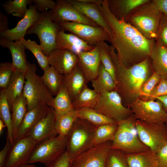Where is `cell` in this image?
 I'll use <instances>...</instances> for the list:
<instances>
[{"instance_id": "6da1fadb", "label": "cell", "mask_w": 167, "mask_h": 167, "mask_svg": "<svg viewBox=\"0 0 167 167\" xmlns=\"http://www.w3.org/2000/svg\"><path fill=\"white\" fill-rule=\"evenodd\" d=\"M98 6L111 28L110 42L122 64L128 67L149 57L155 39L147 38L129 23L117 19L110 11L107 0Z\"/></svg>"}, {"instance_id": "7a4b0ae2", "label": "cell", "mask_w": 167, "mask_h": 167, "mask_svg": "<svg viewBox=\"0 0 167 167\" xmlns=\"http://www.w3.org/2000/svg\"><path fill=\"white\" fill-rule=\"evenodd\" d=\"M109 49L115 70L116 91L127 107L139 98L142 84L153 73L150 58L126 67L120 61L113 45L109 46Z\"/></svg>"}, {"instance_id": "3957f363", "label": "cell", "mask_w": 167, "mask_h": 167, "mask_svg": "<svg viewBox=\"0 0 167 167\" xmlns=\"http://www.w3.org/2000/svg\"><path fill=\"white\" fill-rule=\"evenodd\" d=\"M97 127L88 121L77 118L65 137L66 152L71 162L78 156L93 146Z\"/></svg>"}, {"instance_id": "277c9868", "label": "cell", "mask_w": 167, "mask_h": 167, "mask_svg": "<svg viewBox=\"0 0 167 167\" xmlns=\"http://www.w3.org/2000/svg\"><path fill=\"white\" fill-rule=\"evenodd\" d=\"M162 14L150 0L135 9L126 22L147 38L155 39Z\"/></svg>"}, {"instance_id": "5b68a950", "label": "cell", "mask_w": 167, "mask_h": 167, "mask_svg": "<svg viewBox=\"0 0 167 167\" xmlns=\"http://www.w3.org/2000/svg\"><path fill=\"white\" fill-rule=\"evenodd\" d=\"M136 119L132 113L128 118L118 122V127L111 148L129 154L150 149L138 136L135 126Z\"/></svg>"}, {"instance_id": "8992f818", "label": "cell", "mask_w": 167, "mask_h": 167, "mask_svg": "<svg viewBox=\"0 0 167 167\" xmlns=\"http://www.w3.org/2000/svg\"><path fill=\"white\" fill-rule=\"evenodd\" d=\"M36 70L35 64L28 62L23 93L27 100L28 110L32 109L41 102L51 107L54 99L41 77L36 74Z\"/></svg>"}, {"instance_id": "52a82bcc", "label": "cell", "mask_w": 167, "mask_h": 167, "mask_svg": "<svg viewBox=\"0 0 167 167\" xmlns=\"http://www.w3.org/2000/svg\"><path fill=\"white\" fill-rule=\"evenodd\" d=\"M41 13L40 19L28 29L26 35L35 34L37 35L42 51L47 57L51 52L57 49V33L62 29L59 24L52 20L51 10Z\"/></svg>"}, {"instance_id": "ba28073f", "label": "cell", "mask_w": 167, "mask_h": 167, "mask_svg": "<svg viewBox=\"0 0 167 167\" xmlns=\"http://www.w3.org/2000/svg\"><path fill=\"white\" fill-rule=\"evenodd\" d=\"M66 145L65 137L58 135L37 144L32 152L27 164L39 162L47 167L66 151Z\"/></svg>"}, {"instance_id": "9c48e42d", "label": "cell", "mask_w": 167, "mask_h": 167, "mask_svg": "<svg viewBox=\"0 0 167 167\" xmlns=\"http://www.w3.org/2000/svg\"><path fill=\"white\" fill-rule=\"evenodd\" d=\"M93 109L117 122L128 118L133 113L129 107L123 105L122 99L116 91L99 94L96 104Z\"/></svg>"}, {"instance_id": "30bf717a", "label": "cell", "mask_w": 167, "mask_h": 167, "mask_svg": "<svg viewBox=\"0 0 167 167\" xmlns=\"http://www.w3.org/2000/svg\"><path fill=\"white\" fill-rule=\"evenodd\" d=\"M135 126L142 142L155 153L167 143V123H151L136 120Z\"/></svg>"}, {"instance_id": "8fae6325", "label": "cell", "mask_w": 167, "mask_h": 167, "mask_svg": "<svg viewBox=\"0 0 167 167\" xmlns=\"http://www.w3.org/2000/svg\"><path fill=\"white\" fill-rule=\"evenodd\" d=\"M127 107L131 109L137 120L151 123H167V114L157 100L144 101L138 98Z\"/></svg>"}, {"instance_id": "7c38bea8", "label": "cell", "mask_w": 167, "mask_h": 167, "mask_svg": "<svg viewBox=\"0 0 167 167\" xmlns=\"http://www.w3.org/2000/svg\"><path fill=\"white\" fill-rule=\"evenodd\" d=\"M59 24L62 29L75 35L92 45L96 46L105 41L109 42L110 41L109 34L99 27L72 22H64Z\"/></svg>"}, {"instance_id": "4fadbf2b", "label": "cell", "mask_w": 167, "mask_h": 167, "mask_svg": "<svg viewBox=\"0 0 167 167\" xmlns=\"http://www.w3.org/2000/svg\"><path fill=\"white\" fill-rule=\"evenodd\" d=\"M112 141L94 146L76 157L71 167H106V163Z\"/></svg>"}, {"instance_id": "5bb4252c", "label": "cell", "mask_w": 167, "mask_h": 167, "mask_svg": "<svg viewBox=\"0 0 167 167\" xmlns=\"http://www.w3.org/2000/svg\"><path fill=\"white\" fill-rule=\"evenodd\" d=\"M56 3L55 8L51 10V18L54 23L59 24L64 22H72L99 27L66 0H57Z\"/></svg>"}, {"instance_id": "9a60e30c", "label": "cell", "mask_w": 167, "mask_h": 167, "mask_svg": "<svg viewBox=\"0 0 167 167\" xmlns=\"http://www.w3.org/2000/svg\"><path fill=\"white\" fill-rule=\"evenodd\" d=\"M36 143L26 137L15 141L7 156L4 167H17L27 164Z\"/></svg>"}, {"instance_id": "2e32d148", "label": "cell", "mask_w": 167, "mask_h": 167, "mask_svg": "<svg viewBox=\"0 0 167 167\" xmlns=\"http://www.w3.org/2000/svg\"><path fill=\"white\" fill-rule=\"evenodd\" d=\"M56 113L52 107L26 137L37 144L58 135L55 128Z\"/></svg>"}, {"instance_id": "e0dca14e", "label": "cell", "mask_w": 167, "mask_h": 167, "mask_svg": "<svg viewBox=\"0 0 167 167\" xmlns=\"http://www.w3.org/2000/svg\"><path fill=\"white\" fill-rule=\"evenodd\" d=\"M42 13L37 11L33 5H29L24 16L14 28L0 32V36L11 41L20 40L24 37L28 30L40 19Z\"/></svg>"}, {"instance_id": "ac0fdd59", "label": "cell", "mask_w": 167, "mask_h": 167, "mask_svg": "<svg viewBox=\"0 0 167 167\" xmlns=\"http://www.w3.org/2000/svg\"><path fill=\"white\" fill-rule=\"evenodd\" d=\"M48 63L58 73L64 75L70 72L77 65V55L67 50L56 49L47 56Z\"/></svg>"}, {"instance_id": "d6986e66", "label": "cell", "mask_w": 167, "mask_h": 167, "mask_svg": "<svg viewBox=\"0 0 167 167\" xmlns=\"http://www.w3.org/2000/svg\"><path fill=\"white\" fill-rule=\"evenodd\" d=\"M77 56V66L88 82H91L97 76L101 63L97 45L91 50L82 52Z\"/></svg>"}, {"instance_id": "ffe728a7", "label": "cell", "mask_w": 167, "mask_h": 167, "mask_svg": "<svg viewBox=\"0 0 167 167\" xmlns=\"http://www.w3.org/2000/svg\"><path fill=\"white\" fill-rule=\"evenodd\" d=\"M50 107L46 104L41 102L32 109L28 110L18 129L15 141L26 137L47 113Z\"/></svg>"}, {"instance_id": "44dd1931", "label": "cell", "mask_w": 167, "mask_h": 167, "mask_svg": "<svg viewBox=\"0 0 167 167\" xmlns=\"http://www.w3.org/2000/svg\"><path fill=\"white\" fill-rule=\"evenodd\" d=\"M95 46L89 44L72 33H65L62 29L58 32L57 49H66L77 55L82 52L91 50Z\"/></svg>"}, {"instance_id": "7402d4cb", "label": "cell", "mask_w": 167, "mask_h": 167, "mask_svg": "<svg viewBox=\"0 0 167 167\" xmlns=\"http://www.w3.org/2000/svg\"><path fill=\"white\" fill-rule=\"evenodd\" d=\"M0 45L10 50L12 57V64L14 70L25 73L27 63L25 52V47L20 40L12 41L0 36Z\"/></svg>"}, {"instance_id": "603a6c76", "label": "cell", "mask_w": 167, "mask_h": 167, "mask_svg": "<svg viewBox=\"0 0 167 167\" xmlns=\"http://www.w3.org/2000/svg\"><path fill=\"white\" fill-rule=\"evenodd\" d=\"M80 12L105 30L111 37L112 32L102 15L98 5L83 3L77 0H66Z\"/></svg>"}, {"instance_id": "cb8c5ba5", "label": "cell", "mask_w": 167, "mask_h": 167, "mask_svg": "<svg viewBox=\"0 0 167 167\" xmlns=\"http://www.w3.org/2000/svg\"><path fill=\"white\" fill-rule=\"evenodd\" d=\"M88 82L77 65L69 73L64 75L63 85L72 101L87 86Z\"/></svg>"}, {"instance_id": "d4e9b609", "label": "cell", "mask_w": 167, "mask_h": 167, "mask_svg": "<svg viewBox=\"0 0 167 167\" xmlns=\"http://www.w3.org/2000/svg\"><path fill=\"white\" fill-rule=\"evenodd\" d=\"M150 0H107L111 13L118 19L126 22L131 13L140 6Z\"/></svg>"}, {"instance_id": "484cf974", "label": "cell", "mask_w": 167, "mask_h": 167, "mask_svg": "<svg viewBox=\"0 0 167 167\" xmlns=\"http://www.w3.org/2000/svg\"><path fill=\"white\" fill-rule=\"evenodd\" d=\"M149 58L153 71L167 80V47L155 42Z\"/></svg>"}, {"instance_id": "4316f807", "label": "cell", "mask_w": 167, "mask_h": 167, "mask_svg": "<svg viewBox=\"0 0 167 167\" xmlns=\"http://www.w3.org/2000/svg\"><path fill=\"white\" fill-rule=\"evenodd\" d=\"M125 154L129 167H158L156 153L150 149Z\"/></svg>"}, {"instance_id": "83f0119b", "label": "cell", "mask_w": 167, "mask_h": 167, "mask_svg": "<svg viewBox=\"0 0 167 167\" xmlns=\"http://www.w3.org/2000/svg\"><path fill=\"white\" fill-rule=\"evenodd\" d=\"M25 74L14 70L8 86L5 89L1 90L7 98L10 110L13 102L23 92L25 81Z\"/></svg>"}, {"instance_id": "f1b7e54d", "label": "cell", "mask_w": 167, "mask_h": 167, "mask_svg": "<svg viewBox=\"0 0 167 167\" xmlns=\"http://www.w3.org/2000/svg\"><path fill=\"white\" fill-rule=\"evenodd\" d=\"M28 110L27 100L23 91L13 102L11 109V111L12 113V132L14 141L18 129Z\"/></svg>"}, {"instance_id": "f546056e", "label": "cell", "mask_w": 167, "mask_h": 167, "mask_svg": "<svg viewBox=\"0 0 167 167\" xmlns=\"http://www.w3.org/2000/svg\"><path fill=\"white\" fill-rule=\"evenodd\" d=\"M91 82L93 89L99 94L116 91V85L113 78L101 62L97 76Z\"/></svg>"}, {"instance_id": "4dcf8cb0", "label": "cell", "mask_w": 167, "mask_h": 167, "mask_svg": "<svg viewBox=\"0 0 167 167\" xmlns=\"http://www.w3.org/2000/svg\"><path fill=\"white\" fill-rule=\"evenodd\" d=\"M75 110L77 118L85 119L97 127L106 124L118 123L92 108L86 107Z\"/></svg>"}, {"instance_id": "1f68e13d", "label": "cell", "mask_w": 167, "mask_h": 167, "mask_svg": "<svg viewBox=\"0 0 167 167\" xmlns=\"http://www.w3.org/2000/svg\"><path fill=\"white\" fill-rule=\"evenodd\" d=\"M55 96L51 107L56 114H64L75 109L67 90L63 85Z\"/></svg>"}, {"instance_id": "d6a6232c", "label": "cell", "mask_w": 167, "mask_h": 167, "mask_svg": "<svg viewBox=\"0 0 167 167\" xmlns=\"http://www.w3.org/2000/svg\"><path fill=\"white\" fill-rule=\"evenodd\" d=\"M64 75L58 73L53 67L44 71L41 78L53 95L56 96L63 85Z\"/></svg>"}, {"instance_id": "836d02e7", "label": "cell", "mask_w": 167, "mask_h": 167, "mask_svg": "<svg viewBox=\"0 0 167 167\" xmlns=\"http://www.w3.org/2000/svg\"><path fill=\"white\" fill-rule=\"evenodd\" d=\"M99 94L86 86L72 101L75 109L89 107L93 108L97 101Z\"/></svg>"}, {"instance_id": "e575fe53", "label": "cell", "mask_w": 167, "mask_h": 167, "mask_svg": "<svg viewBox=\"0 0 167 167\" xmlns=\"http://www.w3.org/2000/svg\"><path fill=\"white\" fill-rule=\"evenodd\" d=\"M56 114V130L58 135L65 137L77 118L75 110L74 109L62 114Z\"/></svg>"}, {"instance_id": "d590c367", "label": "cell", "mask_w": 167, "mask_h": 167, "mask_svg": "<svg viewBox=\"0 0 167 167\" xmlns=\"http://www.w3.org/2000/svg\"><path fill=\"white\" fill-rule=\"evenodd\" d=\"M7 98L2 90L0 92V117L5 123L7 130V137L11 145L14 142L13 135L11 114Z\"/></svg>"}, {"instance_id": "8d00e7d4", "label": "cell", "mask_w": 167, "mask_h": 167, "mask_svg": "<svg viewBox=\"0 0 167 167\" xmlns=\"http://www.w3.org/2000/svg\"><path fill=\"white\" fill-rule=\"evenodd\" d=\"M118 123L103 125L97 127L93 140V146L103 143L112 141L117 130Z\"/></svg>"}, {"instance_id": "74e56055", "label": "cell", "mask_w": 167, "mask_h": 167, "mask_svg": "<svg viewBox=\"0 0 167 167\" xmlns=\"http://www.w3.org/2000/svg\"><path fill=\"white\" fill-rule=\"evenodd\" d=\"M32 3V0H8L2 5L8 15L11 14L14 16L22 18L28 9L27 6Z\"/></svg>"}, {"instance_id": "f35d334b", "label": "cell", "mask_w": 167, "mask_h": 167, "mask_svg": "<svg viewBox=\"0 0 167 167\" xmlns=\"http://www.w3.org/2000/svg\"><path fill=\"white\" fill-rule=\"evenodd\" d=\"M20 40L24 45L26 49L30 50L34 55L39 66L43 71L50 67L47 57L43 53L40 45H38L35 41L30 39L26 40L24 38H22Z\"/></svg>"}, {"instance_id": "ab89813d", "label": "cell", "mask_w": 167, "mask_h": 167, "mask_svg": "<svg viewBox=\"0 0 167 167\" xmlns=\"http://www.w3.org/2000/svg\"><path fill=\"white\" fill-rule=\"evenodd\" d=\"M96 45L99 49L101 62L112 76L116 84L115 68L109 51V45L105 41L100 42Z\"/></svg>"}, {"instance_id": "60d3db41", "label": "cell", "mask_w": 167, "mask_h": 167, "mask_svg": "<svg viewBox=\"0 0 167 167\" xmlns=\"http://www.w3.org/2000/svg\"><path fill=\"white\" fill-rule=\"evenodd\" d=\"M106 167H129L125 153L120 150L110 148L107 157Z\"/></svg>"}, {"instance_id": "b9f144b4", "label": "cell", "mask_w": 167, "mask_h": 167, "mask_svg": "<svg viewBox=\"0 0 167 167\" xmlns=\"http://www.w3.org/2000/svg\"><path fill=\"white\" fill-rule=\"evenodd\" d=\"M161 78L158 74L153 71L151 75L142 84L139 98L144 101H148L151 92L160 82Z\"/></svg>"}, {"instance_id": "7bdbcfd3", "label": "cell", "mask_w": 167, "mask_h": 167, "mask_svg": "<svg viewBox=\"0 0 167 167\" xmlns=\"http://www.w3.org/2000/svg\"><path fill=\"white\" fill-rule=\"evenodd\" d=\"M14 69L12 62H2L0 64V88L1 90L4 89L8 86Z\"/></svg>"}, {"instance_id": "ee69618b", "label": "cell", "mask_w": 167, "mask_h": 167, "mask_svg": "<svg viewBox=\"0 0 167 167\" xmlns=\"http://www.w3.org/2000/svg\"><path fill=\"white\" fill-rule=\"evenodd\" d=\"M155 39L156 43L167 47V16L163 14Z\"/></svg>"}, {"instance_id": "f6af8a7d", "label": "cell", "mask_w": 167, "mask_h": 167, "mask_svg": "<svg viewBox=\"0 0 167 167\" xmlns=\"http://www.w3.org/2000/svg\"><path fill=\"white\" fill-rule=\"evenodd\" d=\"M165 96H167V80L161 78L151 92L148 101H154L157 97Z\"/></svg>"}, {"instance_id": "bcb514c9", "label": "cell", "mask_w": 167, "mask_h": 167, "mask_svg": "<svg viewBox=\"0 0 167 167\" xmlns=\"http://www.w3.org/2000/svg\"><path fill=\"white\" fill-rule=\"evenodd\" d=\"M36 10L41 12L50 9L53 10L56 6V2L52 0H32Z\"/></svg>"}, {"instance_id": "7dc6e473", "label": "cell", "mask_w": 167, "mask_h": 167, "mask_svg": "<svg viewBox=\"0 0 167 167\" xmlns=\"http://www.w3.org/2000/svg\"><path fill=\"white\" fill-rule=\"evenodd\" d=\"M71 162L66 151L47 167H71Z\"/></svg>"}, {"instance_id": "c3c4849f", "label": "cell", "mask_w": 167, "mask_h": 167, "mask_svg": "<svg viewBox=\"0 0 167 167\" xmlns=\"http://www.w3.org/2000/svg\"><path fill=\"white\" fill-rule=\"evenodd\" d=\"M158 167H167V143L156 153Z\"/></svg>"}, {"instance_id": "681fc988", "label": "cell", "mask_w": 167, "mask_h": 167, "mask_svg": "<svg viewBox=\"0 0 167 167\" xmlns=\"http://www.w3.org/2000/svg\"><path fill=\"white\" fill-rule=\"evenodd\" d=\"M11 146L10 141L7 137L6 143L0 152V167H4L6 159Z\"/></svg>"}, {"instance_id": "f907efd6", "label": "cell", "mask_w": 167, "mask_h": 167, "mask_svg": "<svg viewBox=\"0 0 167 167\" xmlns=\"http://www.w3.org/2000/svg\"><path fill=\"white\" fill-rule=\"evenodd\" d=\"M159 11L167 16V0H152Z\"/></svg>"}, {"instance_id": "816d5d0a", "label": "cell", "mask_w": 167, "mask_h": 167, "mask_svg": "<svg viewBox=\"0 0 167 167\" xmlns=\"http://www.w3.org/2000/svg\"><path fill=\"white\" fill-rule=\"evenodd\" d=\"M9 21L7 16L0 11V32L8 30Z\"/></svg>"}, {"instance_id": "f5cc1de1", "label": "cell", "mask_w": 167, "mask_h": 167, "mask_svg": "<svg viewBox=\"0 0 167 167\" xmlns=\"http://www.w3.org/2000/svg\"><path fill=\"white\" fill-rule=\"evenodd\" d=\"M156 100H159L161 102L163 109L167 114V96L157 97Z\"/></svg>"}, {"instance_id": "db71d44e", "label": "cell", "mask_w": 167, "mask_h": 167, "mask_svg": "<svg viewBox=\"0 0 167 167\" xmlns=\"http://www.w3.org/2000/svg\"><path fill=\"white\" fill-rule=\"evenodd\" d=\"M78 1L88 4H96L98 5H101L103 1V0H77Z\"/></svg>"}, {"instance_id": "11a10c76", "label": "cell", "mask_w": 167, "mask_h": 167, "mask_svg": "<svg viewBox=\"0 0 167 167\" xmlns=\"http://www.w3.org/2000/svg\"><path fill=\"white\" fill-rule=\"evenodd\" d=\"M6 126L4 122L0 119V134L1 135L3 129Z\"/></svg>"}, {"instance_id": "9f6ffc18", "label": "cell", "mask_w": 167, "mask_h": 167, "mask_svg": "<svg viewBox=\"0 0 167 167\" xmlns=\"http://www.w3.org/2000/svg\"><path fill=\"white\" fill-rule=\"evenodd\" d=\"M17 167H36L33 165L31 164H27L24 165Z\"/></svg>"}]
</instances>
